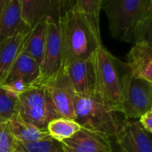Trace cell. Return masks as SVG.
<instances>
[{"instance_id": "obj_1", "label": "cell", "mask_w": 152, "mask_h": 152, "mask_svg": "<svg viewBox=\"0 0 152 152\" xmlns=\"http://www.w3.org/2000/svg\"><path fill=\"white\" fill-rule=\"evenodd\" d=\"M64 67L68 64L91 58L102 45L100 31L72 4L61 16Z\"/></svg>"}, {"instance_id": "obj_2", "label": "cell", "mask_w": 152, "mask_h": 152, "mask_svg": "<svg viewBox=\"0 0 152 152\" xmlns=\"http://www.w3.org/2000/svg\"><path fill=\"white\" fill-rule=\"evenodd\" d=\"M92 62L95 74L94 98L112 111L121 113L123 80L129 70L128 64L112 55L103 44L93 54Z\"/></svg>"}, {"instance_id": "obj_3", "label": "cell", "mask_w": 152, "mask_h": 152, "mask_svg": "<svg viewBox=\"0 0 152 152\" xmlns=\"http://www.w3.org/2000/svg\"><path fill=\"white\" fill-rule=\"evenodd\" d=\"M151 5L152 0H103L101 10L107 15L112 38L133 44Z\"/></svg>"}, {"instance_id": "obj_4", "label": "cell", "mask_w": 152, "mask_h": 152, "mask_svg": "<svg viewBox=\"0 0 152 152\" xmlns=\"http://www.w3.org/2000/svg\"><path fill=\"white\" fill-rule=\"evenodd\" d=\"M94 97L77 96L74 106V120L82 128L110 140H114L123 119Z\"/></svg>"}, {"instance_id": "obj_5", "label": "cell", "mask_w": 152, "mask_h": 152, "mask_svg": "<svg viewBox=\"0 0 152 152\" xmlns=\"http://www.w3.org/2000/svg\"><path fill=\"white\" fill-rule=\"evenodd\" d=\"M15 115L23 121L44 131H47L49 122L60 116L42 83L31 86L18 97Z\"/></svg>"}, {"instance_id": "obj_6", "label": "cell", "mask_w": 152, "mask_h": 152, "mask_svg": "<svg viewBox=\"0 0 152 152\" xmlns=\"http://www.w3.org/2000/svg\"><path fill=\"white\" fill-rule=\"evenodd\" d=\"M152 110V83L135 77L130 67L124 76L121 114L124 119L141 117Z\"/></svg>"}, {"instance_id": "obj_7", "label": "cell", "mask_w": 152, "mask_h": 152, "mask_svg": "<svg viewBox=\"0 0 152 152\" xmlns=\"http://www.w3.org/2000/svg\"><path fill=\"white\" fill-rule=\"evenodd\" d=\"M64 69V49L61 18L47 17V38L40 64V83H44Z\"/></svg>"}, {"instance_id": "obj_8", "label": "cell", "mask_w": 152, "mask_h": 152, "mask_svg": "<svg viewBox=\"0 0 152 152\" xmlns=\"http://www.w3.org/2000/svg\"><path fill=\"white\" fill-rule=\"evenodd\" d=\"M113 152H152V138L139 122L123 119Z\"/></svg>"}, {"instance_id": "obj_9", "label": "cell", "mask_w": 152, "mask_h": 152, "mask_svg": "<svg viewBox=\"0 0 152 152\" xmlns=\"http://www.w3.org/2000/svg\"><path fill=\"white\" fill-rule=\"evenodd\" d=\"M42 84L45 85L59 115L74 120V106L77 94L64 69H62L56 77Z\"/></svg>"}, {"instance_id": "obj_10", "label": "cell", "mask_w": 152, "mask_h": 152, "mask_svg": "<svg viewBox=\"0 0 152 152\" xmlns=\"http://www.w3.org/2000/svg\"><path fill=\"white\" fill-rule=\"evenodd\" d=\"M72 4V0H21L23 19L31 29L45 17L61 18Z\"/></svg>"}, {"instance_id": "obj_11", "label": "cell", "mask_w": 152, "mask_h": 152, "mask_svg": "<svg viewBox=\"0 0 152 152\" xmlns=\"http://www.w3.org/2000/svg\"><path fill=\"white\" fill-rule=\"evenodd\" d=\"M68 78L79 97H94L95 74L92 56L72 62L64 67Z\"/></svg>"}, {"instance_id": "obj_12", "label": "cell", "mask_w": 152, "mask_h": 152, "mask_svg": "<svg viewBox=\"0 0 152 152\" xmlns=\"http://www.w3.org/2000/svg\"><path fill=\"white\" fill-rule=\"evenodd\" d=\"M60 144L64 152H113L112 140L84 128Z\"/></svg>"}, {"instance_id": "obj_13", "label": "cell", "mask_w": 152, "mask_h": 152, "mask_svg": "<svg viewBox=\"0 0 152 152\" xmlns=\"http://www.w3.org/2000/svg\"><path fill=\"white\" fill-rule=\"evenodd\" d=\"M40 65L23 49L16 57L2 83L22 80L30 86L40 83Z\"/></svg>"}, {"instance_id": "obj_14", "label": "cell", "mask_w": 152, "mask_h": 152, "mask_svg": "<svg viewBox=\"0 0 152 152\" xmlns=\"http://www.w3.org/2000/svg\"><path fill=\"white\" fill-rule=\"evenodd\" d=\"M27 30L31 28L23 19L21 0H10L0 15V42Z\"/></svg>"}, {"instance_id": "obj_15", "label": "cell", "mask_w": 152, "mask_h": 152, "mask_svg": "<svg viewBox=\"0 0 152 152\" xmlns=\"http://www.w3.org/2000/svg\"><path fill=\"white\" fill-rule=\"evenodd\" d=\"M31 30L22 31L0 42V82L3 83L18 55L23 49L26 37Z\"/></svg>"}, {"instance_id": "obj_16", "label": "cell", "mask_w": 152, "mask_h": 152, "mask_svg": "<svg viewBox=\"0 0 152 152\" xmlns=\"http://www.w3.org/2000/svg\"><path fill=\"white\" fill-rule=\"evenodd\" d=\"M127 64L135 77L152 83V48L134 44L127 54Z\"/></svg>"}, {"instance_id": "obj_17", "label": "cell", "mask_w": 152, "mask_h": 152, "mask_svg": "<svg viewBox=\"0 0 152 152\" xmlns=\"http://www.w3.org/2000/svg\"><path fill=\"white\" fill-rule=\"evenodd\" d=\"M47 38V17L40 20L29 31L23 50L28 53L39 65L42 61Z\"/></svg>"}, {"instance_id": "obj_18", "label": "cell", "mask_w": 152, "mask_h": 152, "mask_svg": "<svg viewBox=\"0 0 152 152\" xmlns=\"http://www.w3.org/2000/svg\"><path fill=\"white\" fill-rule=\"evenodd\" d=\"M8 124L16 141L30 142L50 137L47 131L41 130L33 124L23 121L15 114L8 120Z\"/></svg>"}, {"instance_id": "obj_19", "label": "cell", "mask_w": 152, "mask_h": 152, "mask_svg": "<svg viewBox=\"0 0 152 152\" xmlns=\"http://www.w3.org/2000/svg\"><path fill=\"white\" fill-rule=\"evenodd\" d=\"M81 129L82 126L75 120L61 116L53 119L47 126V132L49 136L58 142L71 138Z\"/></svg>"}, {"instance_id": "obj_20", "label": "cell", "mask_w": 152, "mask_h": 152, "mask_svg": "<svg viewBox=\"0 0 152 152\" xmlns=\"http://www.w3.org/2000/svg\"><path fill=\"white\" fill-rule=\"evenodd\" d=\"M15 152H64L60 142L51 137L30 141L15 142Z\"/></svg>"}, {"instance_id": "obj_21", "label": "cell", "mask_w": 152, "mask_h": 152, "mask_svg": "<svg viewBox=\"0 0 152 152\" xmlns=\"http://www.w3.org/2000/svg\"><path fill=\"white\" fill-rule=\"evenodd\" d=\"M74 7L82 11L96 30L100 31L99 16L103 0H72Z\"/></svg>"}, {"instance_id": "obj_22", "label": "cell", "mask_w": 152, "mask_h": 152, "mask_svg": "<svg viewBox=\"0 0 152 152\" xmlns=\"http://www.w3.org/2000/svg\"><path fill=\"white\" fill-rule=\"evenodd\" d=\"M17 99L8 92L0 82V120L8 121L15 114Z\"/></svg>"}, {"instance_id": "obj_23", "label": "cell", "mask_w": 152, "mask_h": 152, "mask_svg": "<svg viewBox=\"0 0 152 152\" xmlns=\"http://www.w3.org/2000/svg\"><path fill=\"white\" fill-rule=\"evenodd\" d=\"M134 44H143L152 48V5L148 15L137 31Z\"/></svg>"}, {"instance_id": "obj_24", "label": "cell", "mask_w": 152, "mask_h": 152, "mask_svg": "<svg viewBox=\"0 0 152 152\" xmlns=\"http://www.w3.org/2000/svg\"><path fill=\"white\" fill-rule=\"evenodd\" d=\"M15 142L8 121L0 120V152H15Z\"/></svg>"}, {"instance_id": "obj_25", "label": "cell", "mask_w": 152, "mask_h": 152, "mask_svg": "<svg viewBox=\"0 0 152 152\" xmlns=\"http://www.w3.org/2000/svg\"><path fill=\"white\" fill-rule=\"evenodd\" d=\"M3 86L8 92H10L11 94H13L16 98L20 97L22 94H23L31 87L30 85H28L27 83H25L22 80L10 81V82L3 83Z\"/></svg>"}, {"instance_id": "obj_26", "label": "cell", "mask_w": 152, "mask_h": 152, "mask_svg": "<svg viewBox=\"0 0 152 152\" xmlns=\"http://www.w3.org/2000/svg\"><path fill=\"white\" fill-rule=\"evenodd\" d=\"M139 123L148 132L152 133V110L140 117Z\"/></svg>"}, {"instance_id": "obj_27", "label": "cell", "mask_w": 152, "mask_h": 152, "mask_svg": "<svg viewBox=\"0 0 152 152\" xmlns=\"http://www.w3.org/2000/svg\"><path fill=\"white\" fill-rule=\"evenodd\" d=\"M9 1H10V0H0V15H1L4 8L7 7V5L8 4Z\"/></svg>"}]
</instances>
